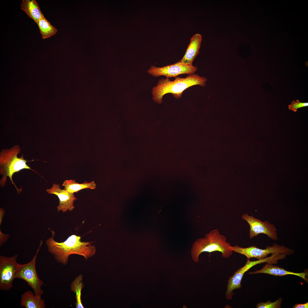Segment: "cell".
Returning a JSON list of instances; mask_svg holds the SVG:
<instances>
[{
	"label": "cell",
	"instance_id": "cell-1",
	"mask_svg": "<svg viewBox=\"0 0 308 308\" xmlns=\"http://www.w3.org/2000/svg\"><path fill=\"white\" fill-rule=\"evenodd\" d=\"M48 229L52 236L46 240V244L49 252L58 263L66 265L69 256L72 254L82 256L87 260L95 254L96 247L92 245L93 242H82L81 237L75 234L71 235L64 242H58L54 239V231Z\"/></svg>",
	"mask_w": 308,
	"mask_h": 308
},
{
	"label": "cell",
	"instance_id": "cell-2",
	"mask_svg": "<svg viewBox=\"0 0 308 308\" xmlns=\"http://www.w3.org/2000/svg\"><path fill=\"white\" fill-rule=\"evenodd\" d=\"M169 78L161 79L157 85L152 88L153 99L155 102L161 103L163 96L168 93H171L175 98L179 99L187 89L196 85L204 86L207 80L204 77L196 74L189 75L185 78L176 77L174 81H171Z\"/></svg>",
	"mask_w": 308,
	"mask_h": 308
},
{
	"label": "cell",
	"instance_id": "cell-3",
	"mask_svg": "<svg viewBox=\"0 0 308 308\" xmlns=\"http://www.w3.org/2000/svg\"><path fill=\"white\" fill-rule=\"evenodd\" d=\"M231 244L227 241L226 238L220 233L218 229L211 231L204 237L197 239L193 243L191 251V256L195 262L199 261L201 253L218 251L225 258L230 257L233 251L230 249Z\"/></svg>",
	"mask_w": 308,
	"mask_h": 308
},
{
	"label": "cell",
	"instance_id": "cell-4",
	"mask_svg": "<svg viewBox=\"0 0 308 308\" xmlns=\"http://www.w3.org/2000/svg\"><path fill=\"white\" fill-rule=\"evenodd\" d=\"M21 149L18 145H15L10 149L2 150L0 155V173L2 176L0 181V185L3 187L5 185L7 177H8L12 184L15 186L18 194L21 193L22 189H18L13 181L12 176L15 173L23 169H29L35 171L28 165V162L24 159L23 154L21 157L17 155Z\"/></svg>",
	"mask_w": 308,
	"mask_h": 308
},
{
	"label": "cell",
	"instance_id": "cell-5",
	"mask_svg": "<svg viewBox=\"0 0 308 308\" xmlns=\"http://www.w3.org/2000/svg\"><path fill=\"white\" fill-rule=\"evenodd\" d=\"M42 243V241L41 240L36 253L31 261L24 264H19L15 276V278L21 279L27 282L33 290L35 295L39 298H41L44 293L41 288L43 282L38 276L36 263L37 255Z\"/></svg>",
	"mask_w": 308,
	"mask_h": 308
},
{
	"label": "cell",
	"instance_id": "cell-6",
	"mask_svg": "<svg viewBox=\"0 0 308 308\" xmlns=\"http://www.w3.org/2000/svg\"><path fill=\"white\" fill-rule=\"evenodd\" d=\"M230 249L233 251L244 255L247 260L255 258L258 260L263 259L269 254H285L289 255L293 254L294 250L283 245L274 244L272 246H267L265 249L259 248L254 246L243 248L238 246H231Z\"/></svg>",
	"mask_w": 308,
	"mask_h": 308
},
{
	"label": "cell",
	"instance_id": "cell-7",
	"mask_svg": "<svg viewBox=\"0 0 308 308\" xmlns=\"http://www.w3.org/2000/svg\"><path fill=\"white\" fill-rule=\"evenodd\" d=\"M276 261L275 256L272 254L270 257L257 261H250V260H247L246 264L243 266L236 271L229 277L225 293L226 299L228 300H231L234 294V290L241 288V282L243 275L245 273L251 268L262 263L266 262L272 264L275 263Z\"/></svg>",
	"mask_w": 308,
	"mask_h": 308
},
{
	"label": "cell",
	"instance_id": "cell-8",
	"mask_svg": "<svg viewBox=\"0 0 308 308\" xmlns=\"http://www.w3.org/2000/svg\"><path fill=\"white\" fill-rule=\"evenodd\" d=\"M18 255L8 257L0 256V289L7 291L13 286V282L19 264L17 262Z\"/></svg>",
	"mask_w": 308,
	"mask_h": 308
},
{
	"label": "cell",
	"instance_id": "cell-9",
	"mask_svg": "<svg viewBox=\"0 0 308 308\" xmlns=\"http://www.w3.org/2000/svg\"><path fill=\"white\" fill-rule=\"evenodd\" d=\"M242 218L245 220L250 226L249 234L250 238L256 237L260 234H263L273 240L278 239L275 227L268 221H262L247 213L242 215Z\"/></svg>",
	"mask_w": 308,
	"mask_h": 308
},
{
	"label": "cell",
	"instance_id": "cell-10",
	"mask_svg": "<svg viewBox=\"0 0 308 308\" xmlns=\"http://www.w3.org/2000/svg\"><path fill=\"white\" fill-rule=\"evenodd\" d=\"M197 70V67L193 65H187L179 61L174 64L161 67L151 66L147 71L148 73L155 77L165 76L167 78H176L179 75L194 74Z\"/></svg>",
	"mask_w": 308,
	"mask_h": 308
},
{
	"label": "cell",
	"instance_id": "cell-11",
	"mask_svg": "<svg viewBox=\"0 0 308 308\" xmlns=\"http://www.w3.org/2000/svg\"><path fill=\"white\" fill-rule=\"evenodd\" d=\"M46 191L48 193L56 195L59 199V204L57 207V211L65 212L67 210L71 211L75 208L74 202L77 199L73 193L64 189H61L59 184L53 183L51 188L47 189Z\"/></svg>",
	"mask_w": 308,
	"mask_h": 308
},
{
	"label": "cell",
	"instance_id": "cell-12",
	"mask_svg": "<svg viewBox=\"0 0 308 308\" xmlns=\"http://www.w3.org/2000/svg\"><path fill=\"white\" fill-rule=\"evenodd\" d=\"M202 39V36L200 34L196 33L193 36L184 55L179 61L181 62L193 65L194 60L199 53Z\"/></svg>",
	"mask_w": 308,
	"mask_h": 308
},
{
	"label": "cell",
	"instance_id": "cell-13",
	"mask_svg": "<svg viewBox=\"0 0 308 308\" xmlns=\"http://www.w3.org/2000/svg\"><path fill=\"white\" fill-rule=\"evenodd\" d=\"M272 264L267 263L261 270H257L253 272H250L248 273L252 274L264 273L275 276H282L287 275H294L301 277L305 281L307 282L308 279L306 277V276L308 275L307 271H307H305L300 273L288 271L283 268L277 266L273 265Z\"/></svg>",
	"mask_w": 308,
	"mask_h": 308
},
{
	"label": "cell",
	"instance_id": "cell-14",
	"mask_svg": "<svg viewBox=\"0 0 308 308\" xmlns=\"http://www.w3.org/2000/svg\"><path fill=\"white\" fill-rule=\"evenodd\" d=\"M21 8L37 24L39 20L44 17L35 0H23Z\"/></svg>",
	"mask_w": 308,
	"mask_h": 308
},
{
	"label": "cell",
	"instance_id": "cell-15",
	"mask_svg": "<svg viewBox=\"0 0 308 308\" xmlns=\"http://www.w3.org/2000/svg\"><path fill=\"white\" fill-rule=\"evenodd\" d=\"M21 306L26 308H44V300L36 296L31 291H25L21 295Z\"/></svg>",
	"mask_w": 308,
	"mask_h": 308
},
{
	"label": "cell",
	"instance_id": "cell-16",
	"mask_svg": "<svg viewBox=\"0 0 308 308\" xmlns=\"http://www.w3.org/2000/svg\"><path fill=\"white\" fill-rule=\"evenodd\" d=\"M62 186L64 187V189L73 194L84 189H95L96 187L94 181L90 182L85 181L83 183H79L76 182L75 180L72 179L65 180Z\"/></svg>",
	"mask_w": 308,
	"mask_h": 308
},
{
	"label": "cell",
	"instance_id": "cell-17",
	"mask_svg": "<svg viewBox=\"0 0 308 308\" xmlns=\"http://www.w3.org/2000/svg\"><path fill=\"white\" fill-rule=\"evenodd\" d=\"M82 278V275H79L75 278L70 285L71 291L76 294V302L75 305L76 308H84L81 300V291L84 286Z\"/></svg>",
	"mask_w": 308,
	"mask_h": 308
},
{
	"label": "cell",
	"instance_id": "cell-18",
	"mask_svg": "<svg viewBox=\"0 0 308 308\" xmlns=\"http://www.w3.org/2000/svg\"><path fill=\"white\" fill-rule=\"evenodd\" d=\"M37 25L43 39L50 37L56 34L57 32L56 29L44 17L39 20Z\"/></svg>",
	"mask_w": 308,
	"mask_h": 308
},
{
	"label": "cell",
	"instance_id": "cell-19",
	"mask_svg": "<svg viewBox=\"0 0 308 308\" xmlns=\"http://www.w3.org/2000/svg\"><path fill=\"white\" fill-rule=\"evenodd\" d=\"M283 301L282 298H279L273 302L268 301L266 302H261L257 304V308H280Z\"/></svg>",
	"mask_w": 308,
	"mask_h": 308
},
{
	"label": "cell",
	"instance_id": "cell-20",
	"mask_svg": "<svg viewBox=\"0 0 308 308\" xmlns=\"http://www.w3.org/2000/svg\"><path fill=\"white\" fill-rule=\"evenodd\" d=\"M308 106V102H301L297 100L296 101H292L291 104L288 105V109L294 112H296L298 109Z\"/></svg>",
	"mask_w": 308,
	"mask_h": 308
},
{
	"label": "cell",
	"instance_id": "cell-21",
	"mask_svg": "<svg viewBox=\"0 0 308 308\" xmlns=\"http://www.w3.org/2000/svg\"><path fill=\"white\" fill-rule=\"evenodd\" d=\"M10 235L3 233L0 230V247H1L7 240Z\"/></svg>",
	"mask_w": 308,
	"mask_h": 308
},
{
	"label": "cell",
	"instance_id": "cell-22",
	"mask_svg": "<svg viewBox=\"0 0 308 308\" xmlns=\"http://www.w3.org/2000/svg\"><path fill=\"white\" fill-rule=\"evenodd\" d=\"M293 308H307L308 302L304 304L295 303L293 306Z\"/></svg>",
	"mask_w": 308,
	"mask_h": 308
},
{
	"label": "cell",
	"instance_id": "cell-23",
	"mask_svg": "<svg viewBox=\"0 0 308 308\" xmlns=\"http://www.w3.org/2000/svg\"><path fill=\"white\" fill-rule=\"evenodd\" d=\"M5 214V211L2 208H0V225L2 222L3 218Z\"/></svg>",
	"mask_w": 308,
	"mask_h": 308
}]
</instances>
